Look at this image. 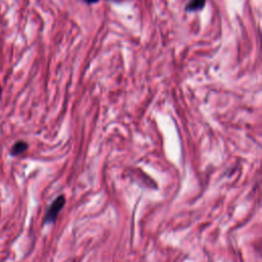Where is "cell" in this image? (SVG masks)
<instances>
[{"label": "cell", "mask_w": 262, "mask_h": 262, "mask_svg": "<svg viewBox=\"0 0 262 262\" xmlns=\"http://www.w3.org/2000/svg\"><path fill=\"white\" fill-rule=\"evenodd\" d=\"M0 97H1V88H0Z\"/></svg>", "instance_id": "cell-5"}, {"label": "cell", "mask_w": 262, "mask_h": 262, "mask_svg": "<svg viewBox=\"0 0 262 262\" xmlns=\"http://www.w3.org/2000/svg\"><path fill=\"white\" fill-rule=\"evenodd\" d=\"M85 2H87V3H89V4H92V3H96L98 0H84Z\"/></svg>", "instance_id": "cell-4"}, {"label": "cell", "mask_w": 262, "mask_h": 262, "mask_svg": "<svg viewBox=\"0 0 262 262\" xmlns=\"http://www.w3.org/2000/svg\"><path fill=\"white\" fill-rule=\"evenodd\" d=\"M64 204H66L64 195H62V194L58 195V196L52 202V204L49 206V208H48V210H47V212H46V214H45L44 223H53V222L56 220V218H57L59 212H60L61 209L63 208Z\"/></svg>", "instance_id": "cell-1"}, {"label": "cell", "mask_w": 262, "mask_h": 262, "mask_svg": "<svg viewBox=\"0 0 262 262\" xmlns=\"http://www.w3.org/2000/svg\"><path fill=\"white\" fill-rule=\"evenodd\" d=\"M27 149H28V143L26 141H23V140L16 141L11 148V155L18 156V155L25 152Z\"/></svg>", "instance_id": "cell-2"}, {"label": "cell", "mask_w": 262, "mask_h": 262, "mask_svg": "<svg viewBox=\"0 0 262 262\" xmlns=\"http://www.w3.org/2000/svg\"><path fill=\"white\" fill-rule=\"evenodd\" d=\"M206 0H190L189 3L186 5L187 11H195L200 10L204 7Z\"/></svg>", "instance_id": "cell-3"}]
</instances>
